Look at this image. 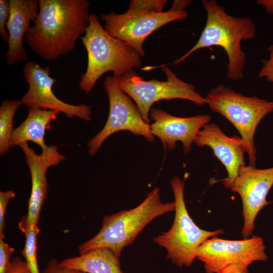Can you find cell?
<instances>
[{"instance_id":"6da1fadb","label":"cell","mask_w":273,"mask_h":273,"mask_svg":"<svg viewBox=\"0 0 273 273\" xmlns=\"http://www.w3.org/2000/svg\"><path fill=\"white\" fill-rule=\"evenodd\" d=\"M39 13L25 36L32 52L53 61L73 51L89 24L90 2L38 0Z\"/></svg>"},{"instance_id":"7a4b0ae2","label":"cell","mask_w":273,"mask_h":273,"mask_svg":"<svg viewBox=\"0 0 273 273\" xmlns=\"http://www.w3.org/2000/svg\"><path fill=\"white\" fill-rule=\"evenodd\" d=\"M201 3L207 13L205 27L196 43L173 63L178 64L183 62L199 49L220 47L223 49L228 57V78L233 81L239 80L244 76L246 57L241 43L255 37L256 26L249 17L228 14L215 0H203Z\"/></svg>"},{"instance_id":"3957f363","label":"cell","mask_w":273,"mask_h":273,"mask_svg":"<svg viewBox=\"0 0 273 273\" xmlns=\"http://www.w3.org/2000/svg\"><path fill=\"white\" fill-rule=\"evenodd\" d=\"M80 38L86 50L87 64L78 84L86 93L91 92L105 73L112 71L113 76L118 78L141 65L139 52L125 41L107 32L95 14L90 15L89 24Z\"/></svg>"},{"instance_id":"277c9868","label":"cell","mask_w":273,"mask_h":273,"mask_svg":"<svg viewBox=\"0 0 273 273\" xmlns=\"http://www.w3.org/2000/svg\"><path fill=\"white\" fill-rule=\"evenodd\" d=\"M175 209V202H163L160 190L155 187L134 208L104 216L99 232L79 245V254L94 248L105 247L120 257L122 250L131 244L150 222L160 216L174 211Z\"/></svg>"},{"instance_id":"5b68a950","label":"cell","mask_w":273,"mask_h":273,"mask_svg":"<svg viewBox=\"0 0 273 273\" xmlns=\"http://www.w3.org/2000/svg\"><path fill=\"white\" fill-rule=\"evenodd\" d=\"M205 98L211 110L228 119L240 133L249 165L255 167L256 129L262 119L273 112V101L244 96L222 83L212 88Z\"/></svg>"},{"instance_id":"8992f818","label":"cell","mask_w":273,"mask_h":273,"mask_svg":"<svg viewBox=\"0 0 273 273\" xmlns=\"http://www.w3.org/2000/svg\"><path fill=\"white\" fill-rule=\"evenodd\" d=\"M175 203V216L170 229L154 239L155 243L166 250V258L181 267H190L197 258L199 247L207 239L223 233L222 230L200 229L190 216L184 199V183L177 176L170 181Z\"/></svg>"},{"instance_id":"52a82bcc","label":"cell","mask_w":273,"mask_h":273,"mask_svg":"<svg viewBox=\"0 0 273 273\" xmlns=\"http://www.w3.org/2000/svg\"><path fill=\"white\" fill-rule=\"evenodd\" d=\"M161 69L166 74V81L156 78L146 81L134 70L115 78L119 87L133 100L147 123L150 124L152 106L159 101L179 99L197 105L206 104L205 98L196 90L193 84L181 80L165 65Z\"/></svg>"},{"instance_id":"ba28073f","label":"cell","mask_w":273,"mask_h":273,"mask_svg":"<svg viewBox=\"0 0 273 273\" xmlns=\"http://www.w3.org/2000/svg\"><path fill=\"white\" fill-rule=\"evenodd\" d=\"M104 86L109 102V115L103 129L87 142L89 155L94 156L108 138L121 130L129 131L148 142H153L150 124L145 121L131 98L119 87L115 78L107 76Z\"/></svg>"},{"instance_id":"9c48e42d","label":"cell","mask_w":273,"mask_h":273,"mask_svg":"<svg viewBox=\"0 0 273 273\" xmlns=\"http://www.w3.org/2000/svg\"><path fill=\"white\" fill-rule=\"evenodd\" d=\"M188 17L186 11L161 13H140L126 11L123 14L111 12L101 14L104 28L112 36L122 39L136 50L141 57L145 55L143 44L153 32L164 25Z\"/></svg>"},{"instance_id":"30bf717a","label":"cell","mask_w":273,"mask_h":273,"mask_svg":"<svg viewBox=\"0 0 273 273\" xmlns=\"http://www.w3.org/2000/svg\"><path fill=\"white\" fill-rule=\"evenodd\" d=\"M263 239L258 236L241 240H228L216 237L206 240L198 249L197 258L204 263L206 273H219L235 264L249 266L255 261H265Z\"/></svg>"},{"instance_id":"8fae6325","label":"cell","mask_w":273,"mask_h":273,"mask_svg":"<svg viewBox=\"0 0 273 273\" xmlns=\"http://www.w3.org/2000/svg\"><path fill=\"white\" fill-rule=\"evenodd\" d=\"M22 70L29 88L20 100L21 104L28 108L57 111L69 118L77 117L86 121L91 120V106L66 103L53 93L52 87L57 80L51 76L49 66L42 67L35 62L29 61L25 63Z\"/></svg>"},{"instance_id":"7c38bea8","label":"cell","mask_w":273,"mask_h":273,"mask_svg":"<svg viewBox=\"0 0 273 273\" xmlns=\"http://www.w3.org/2000/svg\"><path fill=\"white\" fill-rule=\"evenodd\" d=\"M273 186V167L257 169L251 165L242 166L230 189L238 193L242 203L244 224L242 235L250 238L255 227L258 213L270 203L266 200Z\"/></svg>"},{"instance_id":"4fadbf2b","label":"cell","mask_w":273,"mask_h":273,"mask_svg":"<svg viewBox=\"0 0 273 273\" xmlns=\"http://www.w3.org/2000/svg\"><path fill=\"white\" fill-rule=\"evenodd\" d=\"M24 153L26 163L29 167L31 178V190L28 200V212L18 223L22 231L29 225H38L39 215L48 192L46 177L48 169L58 165L65 159L56 145L49 146L40 154L35 153L27 142L19 146Z\"/></svg>"},{"instance_id":"5bb4252c","label":"cell","mask_w":273,"mask_h":273,"mask_svg":"<svg viewBox=\"0 0 273 273\" xmlns=\"http://www.w3.org/2000/svg\"><path fill=\"white\" fill-rule=\"evenodd\" d=\"M149 115L154 121L150 124L151 132L161 140L164 149H173L176 142L180 141L186 154L191 151L192 145L199 131L211 119L209 115L177 117L154 108H151Z\"/></svg>"},{"instance_id":"9a60e30c","label":"cell","mask_w":273,"mask_h":273,"mask_svg":"<svg viewBox=\"0 0 273 273\" xmlns=\"http://www.w3.org/2000/svg\"><path fill=\"white\" fill-rule=\"evenodd\" d=\"M194 143L198 147L208 146L212 150L214 156L228 172V176L219 181H221L226 188L230 189L240 168L245 165V150L241 138L228 136L217 124L209 123L199 131Z\"/></svg>"},{"instance_id":"2e32d148","label":"cell","mask_w":273,"mask_h":273,"mask_svg":"<svg viewBox=\"0 0 273 273\" xmlns=\"http://www.w3.org/2000/svg\"><path fill=\"white\" fill-rule=\"evenodd\" d=\"M10 17L7 25L9 38L6 52L7 64L11 66L28 59L23 39L37 17V0H9Z\"/></svg>"},{"instance_id":"e0dca14e","label":"cell","mask_w":273,"mask_h":273,"mask_svg":"<svg viewBox=\"0 0 273 273\" xmlns=\"http://www.w3.org/2000/svg\"><path fill=\"white\" fill-rule=\"evenodd\" d=\"M58 111L40 108H28V116L25 120L14 129L11 138V147L13 148L28 141L39 145L42 151L49 146L44 142L46 130L51 128V122L56 119Z\"/></svg>"},{"instance_id":"ac0fdd59","label":"cell","mask_w":273,"mask_h":273,"mask_svg":"<svg viewBox=\"0 0 273 273\" xmlns=\"http://www.w3.org/2000/svg\"><path fill=\"white\" fill-rule=\"evenodd\" d=\"M119 258L109 249L99 247L65 259L60 263L64 267L85 273H123Z\"/></svg>"},{"instance_id":"d6986e66","label":"cell","mask_w":273,"mask_h":273,"mask_svg":"<svg viewBox=\"0 0 273 273\" xmlns=\"http://www.w3.org/2000/svg\"><path fill=\"white\" fill-rule=\"evenodd\" d=\"M21 105L20 101L6 100L0 107V154L7 153L11 147V138L14 131V117Z\"/></svg>"},{"instance_id":"ffe728a7","label":"cell","mask_w":273,"mask_h":273,"mask_svg":"<svg viewBox=\"0 0 273 273\" xmlns=\"http://www.w3.org/2000/svg\"><path fill=\"white\" fill-rule=\"evenodd\" d=\"M25 235V245L21 253L31 273H40L37 260V238L40 232L38 225L32 224L22 231Z\"/></svg>"},{"instance_id":"44dd1931","label":"cell","mask_w":273,"mask_h":273,"mask_svg":"<svg viewBox=\"0 0 273 273\" xmlns=\"http://www.w3.org/2000/svg\"><path fill=\"white\" fill-rule=\"evenodd\" d=\"M166 0H132L126 11L129 12L161 13Z\"/></svg>"},{"instance_id":"7402d4cb","label":"cell","mask_w":273,"mask_h":273,"mask_svg":"<svg viewBox=\"0 0 273 273\" xmlns=\"http://www.w3.org/2000/svg\"><path fill=\"white\" fill-rule=\"evenodd\" d=\"M9 2L0 1V36L5 42L8 43L9 35L7 31V25L10 17Z\"/></svg>"},{"instance_id":"603a6c76","label":"cell","mask_w":273,"mask_h":273,"mask_svg":"<svg viewBox=\"0 0 273 273\" xmlns=\"http://www.w3.org/2000/svg\"><path fill=\"white\" fill-rule=\"evenodd\" d=\"M16 196L14 191L10 190L0 192V238L4 239V230L5 228V215L9 201Z\"/></svg>"},{"instance_id":"cb8c5ba5","label":"cell","mask_w":273,"mask_h":273,"mask_svg":"<svg viewBox=\"0 0 273 273\" xmlns=\"http://www.w3.org/2000/svg\"><path fill=\"white\" fill-rule=\"evenodd\" d=\"M15 252V249L0 238V273H7L11 263V256Z\"/></svg>"},{"instance_id":"d4e9b609","label":"cell","mask_w":273,"mask_h":273,"mask_svg":"<svg viewBox=\"0 0 273 273\" xmlns=\"http://www.w3.org/2000/svg\"><path fill=\"white\" fill-rule=\"evenodd\" d=\"M268 51L269 53V58L262 60V65L258 77L264 78L267 81L273 82V44L268 48Z\"/></svg>"},{"instance_id":"484cf974","label":"cell","mask_w":273,"mask_h":273,"mask_svg":"<svg viewBox=\"0 0 273 273\" xmlns=\"http://www.w3.org/2000/svg\"><path fill=\"white\" fill-rule=\"evenodd\" d=\"M42 273H85L80 270L68 268L62 266L55 259L50 260Z\"/></svg>"},{"instance_id":"4316f807","label":"cell","mask_w":273,"mask_h":273,"mask_svg":"<svg viewBox=\"0 0 273 273\" xmlns=\"http://www.w3.org/2000/svg\"><path fill=\"white\" fill-rule=\"evenodd\" d=\"M7 273H31V272L26 261L17 256L11 260Z\"/></svg>"},{"instance_id":"83f0119b","label":"cell","mask_w":273,"mask_h":273,"mask_svg":"<svg viewBox=\"0 0 273 273\" xmlns=\"http://www.w3.org/2000/svg\"><path fill=\"white\" fill-rule=\"evenodd\" d=\"M248 267L241 264H232L223 268L219 273H249Z\"/></svg>"},{"instance_id":"f1b7e54d","label":"cell","mask_w":273,"mask_h":273,"mask_svg":"<svg viewBox=\"0 0 273 273\" xmlns=\"http://www.w3.org/2000/svg\"><path fill=\"white\" fill-rule=\"evenodd\" d=\"M191 1L175 0L173 2L172 5L169 10L171 11H185V9L190 5Z\"/></svg>"},{"instance_id":"f546056e","label":"cell","mask_w":273,"mask_h":273,"mask_svg":"<svg viewBox=\"0 0 273 273\" xmlns=\"http://www.w3.org/2000/svg\"><path fill=\"white\" fill-rule=\"evenodd\" d=\"M256 3L263 7L267 13L273 14V0H258Z\"/></svg>"}]
</instances>
